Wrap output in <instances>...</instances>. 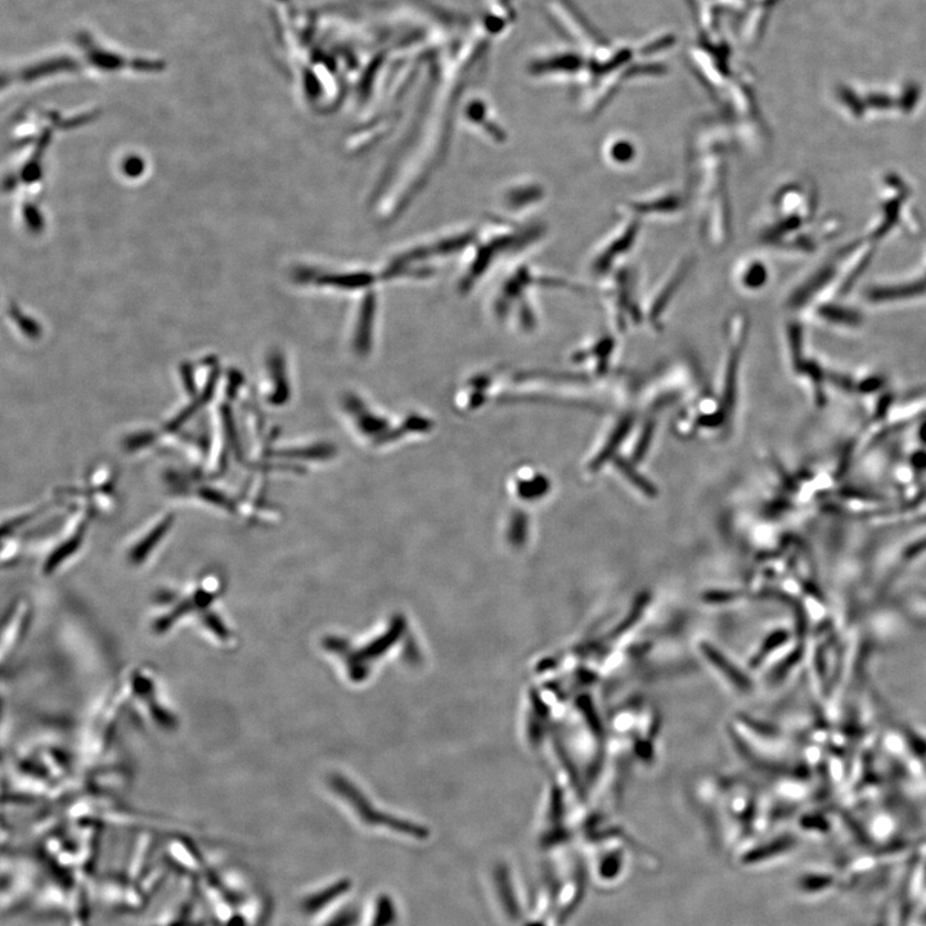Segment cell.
Returning <instances> with one entry per match:
<instances>
[{
  "label": "cell",
  "instance_id": "obj_1",
  "mask_svg": "<svg viewBox=\"0 0 926 926\" xmlns=\"http://www.w3.org/2000/svg\"><path fill=\"white\" fill-rule=\"evenodd\" d=\"M731 134L721 124L707 121L691 142L689 204L695 211L701 237L716 250L732 237L730 192Z\"/></svg>",
  "mask_w": 926,
  "mask_h": 926
},
{
  "label": "cell",
  "instance_id": "obj_2",
  "mask_svg": "<svg viewBox=\"0 0 926 926\" xmlns=\"http://www.w3.org/2000/svg\"><path fill=\"white\" fill-rule=\"evenodd\" d=\"M811 188L802 183L785 184L771 199L759 228L763 245L784 253L809 251L816 241L806 233L815 218L816 201Z\"/></svg>",
  "mask_w": 926,
  "mask_h": 926
},
{
  "label": "cell",
  "instance_id": "obj_3",
  "mask_svg": "<svg viewBox=\"0 0 926 926\" xmlns=\"http://www.w3.org/2000/svg\"><path fill=\"white\" fill-rule=\"evenodd\" d=\"M644 223L620 210V219L614 228L599 241L588 259V271L597 278L605 277L626 264L640 240Z\"/></svg>",
  "mask_w": 926,
  "mask_h": 926
},
{
  "label": "cell",
  "instance_id": "obj_4",
  "mask_svg": "<svg viewBox=\"0 0 926 926\" xmlns=\"http://www.w3.org/2000/svg\"><path fill=\"white\" fill-rule=\"evenodd\" d=\"M600 280L601 299L614 321L626 325L627 318L641 316L644 296L640 295V277L635 267L624 264Z\"/></svg>",
  "mask_w": 926,
  "mask_h": 926
},
{
  "label": "cell",
  "instance_id": "obj_5",
  "mask_svg": "<svg viewBox=\"0 0 926 926\" xmlns=\"http://www.w3.org/2000/svg\"><path fill=\"white\" fill-rule=\"evenodd\" d=\"M687 201L685 195L673 186H664L647 191L627 201L622 211L640 219L659 223H671L685 213Z\"/></svg>",
  "mask_w": 926,
  "mask_h": 926
},
{
  "label": "cell",
  "instance_id": "obj_6",
  "mask_svg": "<svg viewBox=\"0 0 926 926\" xmlns=\"http://www.w3.org/2000/svg\"><path fill=\"white\" fill-rule=\"evenodd\" d=\"M694 263L691 256H683L665 272L660 281L642 298V314L651 322H660L685 285Z\"/></svg>",
  "mask_w": 926,
  "mask_h": 926
},
{
  "label": "cell",
  "instance_id": "obj_7",
  "mask_svg": "<svg viewBox=\"0 0 926 926\" xmlns=\"http://www.w3.org/2000/svg\"><path fill=\"white\" fill-rule=\"evenodd\" d=\"M602 156L606 164L614 168H627L638 159V147L628 136L614 134L606 138L604 147H602Z\"/></svg>",
  "mask_w": 926,
  "mask_h": 926
},
{
  "label": "cell",
  "instance_id": "obj_8",
  "mask_svg": "<svg viewBox=\"0 0 926 926\" xmlns=\"http://www.w3.org/2000/svg\"><path fill=\"white\" fill-rule=\"evenodd\" d=\"M734 281L739 290L745 292L762 290L768 281L766 264L758 258L740 260L735 267Z\"/></svg>",
  "mask_w": 926,
  "mask_h": 926
},
{
  "label": "cell",
  "instance_id": "obj_9",
  "mask_svg": "<svg viewBox=\"0 0 926 926\" xmlns=\"http://www.w3.org/2000/svg\"><path fill=\"white\" fill-rule=\"evenodd\" d=\"M350 887H352V884L349 881H339V883L331 885L330 888L323 889L308 898L304 903V908L308 914H316L318 911L325 910L328 905L340 898L341 894L348 892Z\"/></svg>",
  "mask_w": 926,
  "mask_h": 926
},
{
  "label": "cell",
  "instance_id": "obj_10",
  "mask_svg": "<svg viewBox=\"0 0 926 926\" xmlns=\"http://www.w3.org/2000/svg\"><path fill=\"white\" fill-rule=\"evenodd\" d=\"M917 280L911 285L903 287V289L893 292L888 296L887 301L889 300H901V299H912L915 296H920L926 294V263L921 267L920 271L915 273L911 278H916ZM884 300V301H885Z\"/></svg>",
  "mask_w": 926,
  "mask_h": 926
},
{
  "label": "cell",
  "instance_id": "obj_11",
  "mask_svg": "<svg viewBox=\"0 0 926 926\" xmlns=\"http://www.w3.org/2000/svg\"><path fill=\"white\" fill-rule=\"evenodd\" d=\"M394 907L393 903H390L389 899L382 898L380 899L379 905H377V911L371 926H390L394 921Z\"/></svg>",
  "mask_w": 926,
  "mask_h": 926
},
{
  "label": "cell",
  "instance_id": "obj_12",
  "mask_svg": "<svg viewBox=\"0 0 926 926\" xmlns=\"http://www.w3.org/2000/svg\"><path fill=\"white\" fill-rule=\"evenodd\" d=\"M355 920H357L355 912H343L339 917H335V919L328 921L326 926H352L355 924Z\"/></svg>",
  "mask_w": 926,
  "mask_h": 926
}]
</instances>
